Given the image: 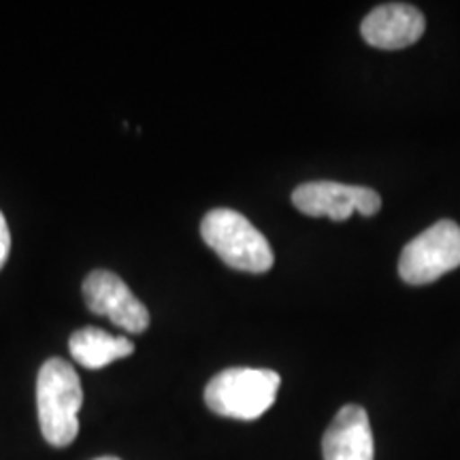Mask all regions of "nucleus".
I'll return each mask as SVG.
<instances>
[{
  "mask_svg": "<svg viewBox=\"0 0 460 460\" xmlns=\"http://www.w3.org/2000/svg\"><path fill=\"white\" fill-rule=\"evenodd\" d=\"M84 390L77 371L62 358H49L37 377V410L49 446L66 447L79 433Z\"/></svg>",
  "mask_w": 460,
  "mask_h": 460,
  "instance_id": "f257e3e1",
  "label": "nucleus"
},
{
  "mask_svg": "<svg viewBox=\"0 0 460 460\" xmlns=\"http://www.w3.org/2000/svg\"><path fill=\"white\" fill-rule=\"evenodd\" d=\"M200 237L237 271L267 273L275 262L271 243L239 211L211 209L200 222Z\"/></svg>",
  "mask_w": 460,
  "mask_h": 460,
  "instance_id": "f03ea898",
  "label": "nucleus"
},
{
  "mask_svg": "<svg viewBox=\"0 0 460 460\" xmlns=\"http://www.w3.org/2000/svg\"><path fill=\"white\" fill-rule=\"evenodd\" d=\"M279 384V376L271 369L233 367L207 384L205 402L217 416L256 420L271 410Z\"/></svg>",
  "mask_w": 460,
  "mask_h": 460,
  "instance_id": "7ed1b4c3",
  "label": "nucleus"
},
{
  "mask_svg": "<svg viewBox=\"0 0 460 460\" xmlns=\"http://www.w3.org/2000/svg\"><path fill=\"white\" fill-rule=\"evenodd\" d=\"M460 267V226L441 220L402 247L399 275L405 284H433Z\"/></svg>",
  "mask_w": 460,
  "mask_h": 460,
  "instance_id": "20e7f679",
  "label": "nucleus"
},
{
  "mask_svg": "<svg viewBox=\"0 0 460 460\" xmlns=\"http://www.w3.org/2000/svg\"><path fill=\"white\" fill-rule=\"evenodd\" d=\"M292 203L305 216L331 217L335 222L348 220L354 211L369 217L382 209V199L376 190L326 180L301 183L292 192Z\"/></svg>",
  "mask_w": 460,
  "mask_h": 460,
  "instance_id": "39448f33",
  "label": "nucleus"
},
{
  "mask_svg": "<svg viewBox=\"0 0 460 460\" xmlns=\"http://www.w3.org/2000/svg\"><path fill=\"white\" fill-rule=\"evenodd\" d=\"M84 298L92 314L107 315L124 332H143L149 326V312L130 292L122 278L111 271H92L84 281Z\"/></svg>",
  "mask_w": 460,
  "mask_h": 460,
  "instance_id": "423d86ee",
  "label": "nucleus"
},
{
  "mask_svg": "<svg viewBox=\"0 0 460 460\" xmlns=\"http://www.w3.org/2000/svg\"><path fill=\"white\" fill-rule=\"evenodd\" d=\"M427 31L422 11L405 3H390L373 9L362 20V39L377 49H402L420 41Z\"/></svg>",
  "mask_w": 460,
  "mask_h": 460,
  "instance_id": "0eeeda50",
  "label": "nucleus"
},
{
  "mask_svg": "<svg viewBox=\"0 0 460 460\" xmlns=\"http://www.w3.org/2000/svg\"><path fill=\"white\" fill-rule=\"evenodd\" d=\"M373 430L365 407L345 405L322 437L324 460H373Z\"/></svg>",
  "mask_w": 460,
  "mask_h": 460,
  "instance_id": "6e6552de",
  "label": "nucleus"
},
{
  "mask_svg": "<svg viewBox=\"0 0 460 460\" xmlns=\"http://www.w3.org/2000/svg\"><path fill=\"white\" fill-rule=\"evenodd\" d=\"M68 348H71L73 358L85 369H102V367L135 352V343L128 337L111 335V332L94 329V326L73 332Z\"/></svg>",
  "mask_w": 460,
  "mask_h": 460,
  "instance_id": "1a4fd4ad",
  "label": "nucleus"
},
{
  "mask_svg": "<svg viewBox=\"0 0 460 460\" xmlns=\"http://www.w3.org/2000/svg\"><path fill=\"white\" fill-rule=\"evenodd\" d=\"M9 252H11V233H9L7 220H4L3 211H0V269H3L4 262H7Z\"/></svg>",
  "mask_w": 460,
  "mask_h": 460,
  "instance_id": "9d476101",
  "label": "nucleus"
},
{
  "mask_svg": "<svg viewBox=\"0 0 460 460\" xmlns=\"http://www.w3.org/2000/svg\"><path fill=\"white\" fill-rule=\"evenodd\" d=\"M96 460H119V458H115V456H102V458H96Z\"/></svg>",
  "mask_w": 460,
  "mask_h": 460,
  "instance_id": "9b49d317",
  "label": "nucleus"
}]
</instances>
